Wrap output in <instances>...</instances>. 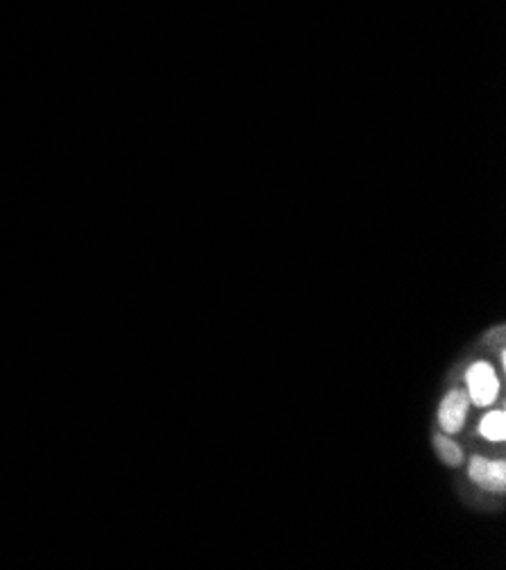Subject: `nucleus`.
<instances>
[{
    "label": "nucleus",
    "mask_w": 506,
    "mask_h": 570,
    "mask_svg": "<svg viewBox=\"0 0 506 570\" xmlns=\"http://www.w3.org/2000/svg\"><path fill=\"white\" fill-rule=\"evenodd\" d=\"M466 382H468V391H470L473 403H475L477 407H488V405L495 401V397H497L499 382H497V375H495V371H493L490 364H486V362L473 364V366L468 368Z\"/></svg>",
    "instance_id": "1"
},
{
    "label": "nucleus",
    "mask_w": 506,
    "mask_h": 570,
    "mask_svg": "<svg viewBox=\"0 0 506 570\" xmlns=\"http://www.w3.org/2000/svg\"><path fill=\"white\" fill-rule=\"evenodd\" d=\"M470 480L486 491H504L506 487V464L488 462L484 458L470 460Z\"/></svg>",
    "instance_id": "2"
},
{
    "label": "nucleus",
    "mask_w": 506,
    "mask_h": 570,
    "mask_svg": "<svg viewBox=\"0 0 506 570\" xmlns=\"http://www.w3.org/2000/svg\"><path fill=\"white\" fill-rule=\"evenodd\" d=\"M466 412H468V397L466 393L462 391H453L449 393L443 405H440V425L445 432H459L464 428V421H466Z\"/></svg>",
    "instance_id": "3"
},
{
    "label": "nucleus",
    "mask_w": 506,
    "mask_h": 570,
    "mask_svg": "<svg viewBox=\"0 0 506 570\" xmlns=\"http://www.w3.org/2000/svg\"><path fill=\"white\" fill-rule=\"evenodd\" d=\"M479 432L488 439V441H504L506 436V416L504 412H490L484 416Z\"/></svg>",
    "instance_id": "4"
},
{
    "label": "nucleus",
    "mask_w": 506,
    "mask_h": 570,
    "mask_svg": "<svg viewBox=\"0 0 506 570\" xmlns=\"http://www.w3.org/2000/svg\"><path fill=\"white\" fill-rule=\"evenodd\" d=\"M434 448L438 450V458H443V462L447 466H459L464 462V452H462V448L453 439L434 436Z\"/></svg>",
    "instance_id": "5"
}]
</instances>
